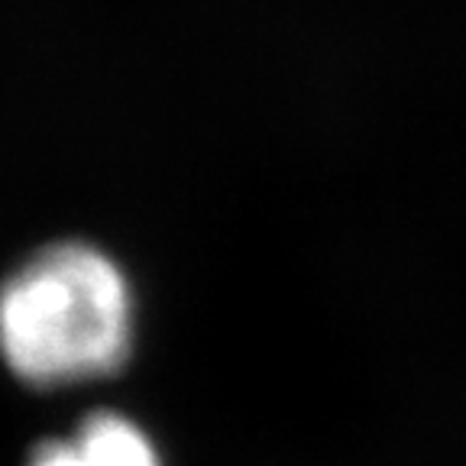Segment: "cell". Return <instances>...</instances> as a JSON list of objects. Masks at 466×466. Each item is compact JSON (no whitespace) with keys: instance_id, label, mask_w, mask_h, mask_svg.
I'll return each instance as SVG.
<instances>
[{"instance_id":"6da1fadb","label":"cell","mask_w":466,"mask_h":466,"mask_svg":"<svg viewBox=\"0 0 466 466\" xmlns=\"http://www.w3.org/2000/svg\"><path fill=\"white\" fill-rule=\"evenodd\" d=\"M130 334L124 272L85 243L43 249L0 289V353L33 386H72L120 370Z\"/></svg>"},{"instance_id":"7a4b0ae2","label":"cell","mask_w":466,"mask_h":466,"mask_svg":"<svg viewBox=\"0 0 466 466\" xmlns=\"http://www.w3.org/2000/svg\"><path fill=\"white\" fill-rule=\"evenodd\" d=\"M29 466H159V457L133 421L114 411H97L75 437L39 447Z\"/></svg>"}]
</instances>
